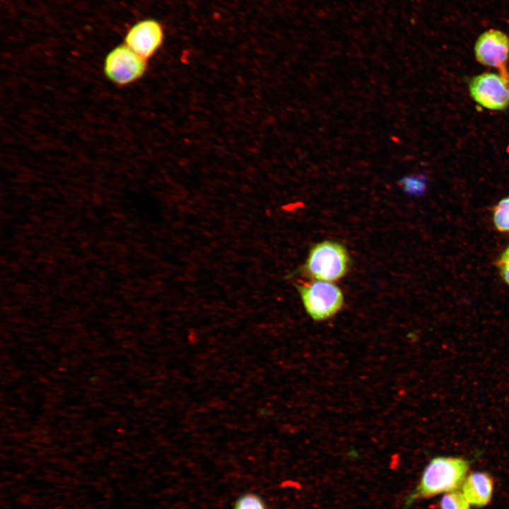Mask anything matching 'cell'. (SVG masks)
Listing matches in <instances>:
<instances>
[{
    "label": "cell",
    "instance_id": "obj_6",
    "mask_svg": "<svg viewBox=\"0 0 509 509\" xmlns=\"http://www.w3.org/2000/svg\"><path fill=\"white\" fill-rule=\"evenodd\" d=\"M163 40L162 25L155 19L147 18L136 22L127 30L124 44L148 60L160 48Z\"/></svg>",
    "mask_w": 509,
    "mask_h": 509
},
{
    "label": "cell",
    "instance_id": "obj_4",
    "mask_svg": "<svg viewBox=\"0 0 509 509\" xmlns=\"http://www.w3.org/2000/svg\"><path fill=\"white\" fill-rule=\"evenodd\" d=\"M146 69L147 60L125 44L111 49L103 62L105 76L117 86H127L137 81L144 75Z\"/></svg>",
    "mask_w": 509,
    "mask_h": 509
},
{
    "label": "cell",
    "instance_id": "obj_13",
    "mask_svg": "<svg viewBox=\"0 0 509 509\" xmlns=\"http://www.w3.org/2000/svg\"><path fill=\"white\" fill-rule=\"evenodd\" d=\"M497 267L502 279L509 286V244L500 255Z\"/></svg>",
    "mask_w": 509,
    "mask_h": 509
},
{
    "label": "cell",
    "instance_id": "obj_2",
    "mask_svg": "<svg viewBox=\"0 0 509 509\" xmlns=\"http://www.w3.org/2000/svg\"><path fill=\"white\" fill-rule=\"evenodd\" d=\"M350 257L346 247L337 242L324 240L309 252L301 272L311 280L336 281L349 271Z\"/></svg>",
    "mask_w": 509,
    "mask_h": 509
},
{
    "label": "cell",
    "instance_id": "obj_12",
    "mask_svg": "<svg viewBox=\"0 0 509 509\" xmlns=\"http://www.w3.org/2000/svg\"><path fill=\"white\" fill-rule=\"evenodd\" d=\"M233 509H267V507L259 496L254 493H247L235 501Z\"/></svg>",
    "mask_w": 509,
    "mask_h": 509
},
{
    "label": "cell",
    "instance_id": "obj_7",
    "mask_svg": "<svg viewBox=\"0 0 509 509\" xmlns=\"http://www.w3.org/2000/svg\"><path fill=\"white\" fill-rule=\"evenodd\" d=\"M476 59L481 64L505 71L509 59V37L503 32L490 29L482 33L474 44Z\"/></svg>",
    "mask_w": 509,
    "mask_h": 509
},
{
    "label": "cell",
    "instance_id": "obj_10",
    "mask_svg": "<svg viewBox=\"0 0 509 509\" xmlns=\"http://www.w3.org/2000/svg\"><path fill=\"white\" fill-rule=\"evenodd\" d=\"M399 183L403 190L411 196L423 194L426 188V180L423 175H406L399 180Z\"/></svg>",
    "mask_w": 509,
    "mask_h": 509
},
{
    "label": "cell",
    "instance_id": "obj_5",
    "mask_svg": "<svg viewBox=\"0 0 509 509\" xmlns=\"http://www.w3.org/2000/svg\"><path fill=\"white\" fill-rule=\"evenodd\" d=\"M472 99L491 110H503L509 106V74L485 72L472 77L468 84Z\"/></svg>",
    "mask_w": 509,
    "mask_h": 509
},
{
    "label": "cell",
    "instance_id": "obj_3",
    "mask_svg": "<svg viewBox=\"0 0 509 509\" xmlns=\"http://www.w3.org/2000/svg\"><path fill=\"white\" fill-rule=\"evenodd\" d=\"M296 287L305 311L315 321L334 316L344 305L343 293L332 282L311 280Z\"/></svg>",
    "mask_w": 509,
    "mask_h": 509
},
{
    "label": "cell",
    "instance_id": "obj_11",
    "mask_svg": "<svg viewBox=\"0 0 509 509\" xmlns=\"http://www.w3.org/2000/svg\"><path fill=\"white\" fill-rule=\"evenodd\" d=\"M470 504L462 491L444 493L439 502V509H470Z\"/></svg>",
    "mask_w": 509,
    "mask_h": 509
},
{
    "label": "cell",
    "instance_id": "obj_1",
    "mask_svg": "<svg viewBox=\"0 0 509 509\" xmlns=\"http://www.w3.org/2000/svg\"><path fill=\"white\" fill-rule=\"evenodd\" d=\"M470 461L463 457H433L424 468L416 488L406 498L404 508L417 500L457 490L467 476Z\"/></svg>",
    "mask_w": 509,
    "mask_h": 509
},
{
    "label": "cell",
    "instance_id": "obj_8",
    "mask_svg": "<svg viewBox=\"0 0 509 509\" xmlns=\"http://www.w3.org/2000/svg\"><path fill=\"white\" fill-rule=\"evenodd\" d=\"M493 487V479L490 474L474 472L466 476L462 492L471 506L482 508L491 502Z\"/></svg>",
    "mask_w": 509,
    "mask_h": 509
},
{
    "label": "cell",
    "instance_id": "obj_9",
    "mask_svg": "<svg viewBox=\"0 0 509 509\" xmlns=\"http://www.w3.org/2000/svg\"><path fill=\"white\" fill-rule=\"evenodd\" d=\"M493 223L499 232L509 233V196L501 199L493 207Z\"/></svg>",
    "mask_w": 509,
    "mask_h": 509
}]
</instances>
